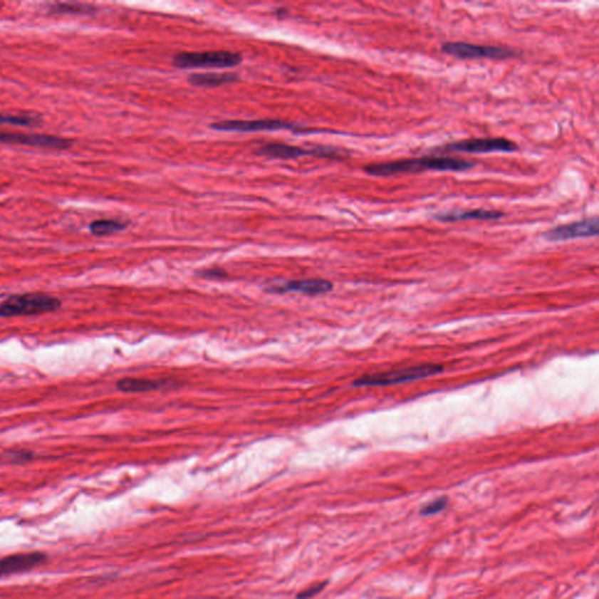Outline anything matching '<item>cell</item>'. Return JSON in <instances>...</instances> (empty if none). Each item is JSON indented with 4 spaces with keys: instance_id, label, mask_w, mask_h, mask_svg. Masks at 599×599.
Here are the masks:
<instances>
[{
    "instance_id": "cell-18",
    "label": "cell",
    "mask_w": 599,
    "mask_h": 599,
    "mask_svg": "<svg viewBox=\"0 0 599 599\" xmlns=\"http://www.w3.org/2000/svg\"><path fill=\"white\" fill-rule=\"evenodd\" d=\"M0 125H14V127H34L39 125L36 118L30 116H14V115H0Z\"/></svg>"
},
{
    "instance_id": "cell-5",
    "label": "cell",
    "mask_w": 599,
    "mask_h": 599,
    "mask_svg": "<svg viewBox=\"0 0 599 599\" xmlns=\"http://www.w3.org/2000/svg\"><path fill=\"white\" fill-rule=\"evenodd\" d=\"M519 150V145L515 142L502 137L472 138L464 141L454 142L434 149L439 154L451 152H464V154H511Z\"/></svg>"
},
{
    "instance_id": "cell-7",
    "label": "cell",
    "mask_w": 599,
    "mask_h": 599,
    "mask_svg": "<svg viewBox=\"0 0 599 599\" xmlns=\"http://www.w3.org/2000/svg\"><path fill=\"white\" fill-rule=\"evenodd\" d=\"M598 232V217H593V218H586V219L548 229L547 232L542 234V236L549 243H560V241H568V240L596 236Z\"/></svg>"
},
{
    "instance_id": "cell-12",
    "label": "cell",
    "mask_w": 599,
    "mask_h": 599,
    "mask_svg": "<svg viewBox=\"0 0 599 599\" xmlns=\"http://www.w3.org/2000/svg\"><path fill=\"white\" fill-rule=\"evenodd\" d=\"M333 291V283L327 280L315 278V280H296L289 281L285 285L278 286L274 288L269 289L273 293H289L296 292L307 295L325 294Z\"/></svg>"
},
{
    "instance_id": "cell-19",
    "label": "cell",
    "mask_w": 599,
    "mask_h": 599,
    "mask_svg": "<svg viewBox=\"0 0 599 599\" xmlns=\"http://www.w3.org/2000/svg\"><path fill=\"white\" fill-rule=\"evenodd\" d=\"M447 504H449V499L445 498V496L436 499V500L426 504L420 509V515H422V516H429V515L438 514L440 511H445Z\"/></svg>"
},
{
    "instance_id": "cell-20",
    "label": "cell",
    "mask_w": 599,
    "mask_h": 599,
    "mask_svg": "<svg viewBox=\"0 0 599 599\" xmlns=\"http://www.w3.org/2000/svg\"><path fill=\"white\" fill-rule=\"evenodd\" d=\"M327 584L328 582H322V583L311 585V588H308V589L303 590L302 593H298V599H311V597L316 596L327 586Z\"/></svg>"
},
{
    "instance_id": "cell-9",
    "label": "cell",
    "mask_w": 599,
    "mask_h": 599,
    "mask_svg": "<svg viewBox=\"0 0 599 599\" xmlns=\"http://www.w3.org/2000/svg\"><path fill=\"white\" fill-rule=\"evenodd\" d=\"M217 131L231 132H256V131L296 130L298 127L288 122L278 120H253V121H222L210 125Z\"/></svg>"
},
{
    "instance_id": "cell-22",
    "label": "cell",
    "mask_w": 599,
    "mask_h": 599,
    "mask_svg": "<svg viewBox=\"0 0 599 599\" xmlns=\"http://www.w3.org/2000/svg\"><path fill=\"white\" fill-rule=\"evenodd\" d=\"M202 276H203V278H225V276H226V273L224 272L223 269H207V271H204V272L202 273Z\"/></svg>"
},
{
    "instance_id": "cell-11",
    "label": "cell",
    "mask_w": 599,
    "mask_h": 599,
    "mask_svg": "<svg viewBox=\"0 0 599 599\" xmlns=\"http://www.w3.org/2000/svg\"><path fill=\"white\" fill-rule=\"evenodd\" d=\"M504 213L498 210H486V209H476V210H454L444 211L433 214L432 219L439 223H457V222H466V220H498L504 218Z\"/></svg>"
},
{
    "instance_id": "cell-15",
    "label": "cell",
    "mask_w": 599,
    "mask_h": 599,
    "mask_svg": "<svg viewBox=\"0 0 599 599\" xmlns=\"http://www.w3.org/2000/svg\"><path fill=\"white\" fill-rule=\"evenodd\" d=\"M164 385L162 380H143V378H123L118 380L116 387L122 392L141 393L161 389Z\"/></svg>"
},
{
    "instance_id": "cell-21",
    "label": "cell",
    "mask_w": 599,
    "mask_h": 599,
    "mask_svg": "<svg viewBox=\"0 0 599 599\" xmlns=\"http://www.w3.org/2000/svg\"><path fill=\"white\" fill-rule=\"evenodd\" d=\"M33 454L27 451H16V452L9 453V458L14 459V462H26L31 460Z\"/></svg>"
},
{
    "instance_id": "cell-6",
    "label": "cell",
    "mask_w": 599,
    "mask_h": 599,
    "mask_svg": "<svg viewBox=\"0 0 599 599\" xmlns=\"http://www.w3.org/2000/svg\"><path fill=\"white\" fill-rule=\"evenodd\" d=\"M442 52L457 59H493L506 60L518 58V52L514 49L504 48L498 46H482L464 41H449L442 43Z\"/></svg>"
},
{
    "instance_id": "cell-2",
    "label": "cell",
    "mask_w": 599,
    "mask_h": 599,
    "mask_svg": "<svg viewBox=\"0 0 599 599\" xmlns=\"http://www.w3.org/2000/svg\"><path fill=\"white\" fill-rule=\"evenodd\" d=\"M61 307L59 298L46 294L14 295L0 305V318L52 313Z\"/></svg>"
},
{
    "instance_id": "cell-13",
    "label": "cell",
    "mask_w": 599,
    "mask_h": 599,
    "mask_svg": "<svg viewBox=\"0 0 599 599\" xmlns=\"http://www.w3.org/2000/svg\"><path fill=\"white\" fill-rule=\"evenodd\" d=\"M256 154L265 157L278 158V160H292L302 156H313V149L294 147L283 143H269L260 147Z\"/></svg>"
},
{
    "instance_id": "cell-4",
    "label": "cell",
    "mask_w": 599,
    "mask_h": 599,
    "mask_svg": "<svg viewBox=\"0 0 599 599\" xmlns=\"http://www.w3.org/2000/svg\"><path fill=\"white\" fill-rule=\"evenodd\" d=\"M243 61L239 53L231 51H207V52L178 53L172 59L177 68H229Z\"/></svg>"
},
{
    "instance_id": "cell-8",
    "label": "cell",
    "mask_w": 599,
    "mask_h": 599,
    "mask_svg": "<svg viewBox=\"0 0 599 599\" xmlns=\"http://www.w3.org/2000/svg\"><path fill=\"white\" fill-rule=\"evenodd\" d=\"M0 143L3 145H28L65 150L72 147L73 142L52 135L18 134V132H0Z\"/></svg>"
},
{
    "instance_id": "cell-1",
    "label": "cell",
    "mask_w": 599,
    "mask_h": 599,
    "mask_svg": "<svg viewBox=\"0 0 599 599\" xmlns=\"http://www.w3.org/2000/svg\"><path fill=\"white\" fill-rule=\"evenodd\" d=\"M476 163L462 158L445 156H426L422 158H409L402 161L373 163L364 167V171L375 177H390L395 175L420 174L425 171H451L462 172L471 170Z\"/></svg>"
},
{
    "instance_id": "cell-10",
    "label": "cell",
    "mask_w": 599,
    "mask_h": 599,
    "mask_svg": "<svg viewBox=\"0 0 599 599\" xmlns=\"http://www.w3.org/2000/svg\"><path fill=\"white\" fill-rule=\"evenodd\" d=\"M46 561L41 553H16L0 558V578L34 569Z\"/></svg>"
},
{
    "instance_id": "cell-16",
    "label": "cell",
    "mask_w": 599,
    "mask_h": 599,
    "mask_svg": "<svg viewBox=\"0 0 599 599\" xmlns=\"http://www.w3.org/2000/svg\"><path fill=\"white\" fill-rule=\"evenodd\" d=\"M125 227H127L125 224L121 223V222H118V220H96V222H94V223H92V225H90V232H92L94 236H110V234H114V233L123 231Z\"/></svg>"
},
{
    "instance_id": "cell-3",
    "label": "cell",
    "mask_w": 599,
    "mask_h": 599,
    "mask_svg": "<svg viewBox=\"0 0 599 599\" xmlns=\"http://www.w3.org/2000/svg\"><path fill=\"white\" fill-rule=\"evenodd\" d=\"M444 371L442 365L438 364H425L418 367L406 368L402 370L389 371V373H371L358 377L354 380V387H387L396 384L406 383L411 380H422L426 377L436 376Z\"/></svg>"
},
{
    "instance_id": "cell-17",
    "label": "cell",
    "mask_w": 599,
    "mask_h": 599,
    "mask_svg": "<svg viewBox=\"0 0 599 599\" xmlns=\"http://www.w3.org/2000/svg\"><path fill=\"white\" fill-rule=\"evenodd\" d=\"M52 12L63 14H93L95 9L85 4L59 3L53 5Z\"/></svg>"
},
{
    "instance_id": "cell-14",
    "label": "cell",
    "mask_w": 599,
    "mask_h": 599,
    "mask_svg": "<svg viewBox=\"0 0 599 599\" xmlns=\"http://www.w3.org/2000/svg\"><path fill=\"white\" fill-rule=\"evenodd\" d=\"M238 80L236 74L229 73H204V74H192L189 76V83L196 87H219Z\"/></svg>"
}]
</instances>
